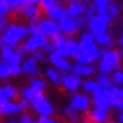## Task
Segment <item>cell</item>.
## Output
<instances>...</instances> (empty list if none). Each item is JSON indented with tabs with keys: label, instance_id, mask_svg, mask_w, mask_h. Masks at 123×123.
I'll return each mask as SVG.
<instances>
[{
	"label": "cell",
	"instance_id": "6da1fadb",
	"mask_svg": "<svg viewBox=\"0 0 123 123\" xmlns=\"http://www.w3.org/2000/svg\"><path fill=\"white\" fill-rule=\"evenodd\" d=\"M51 43L54 44L55 51L64 58H73L80 51V46L76 40L72 39V37H65L62 33L53 36Z\"/></svg>",
	"mask_w": 123,
	"mask_h": 123
},
{
	"label": "cell",
	"instance_id": "7a4b0ae2",
	"mask_svg": "<svg viewBox=\"0 0 123 123\" xmlns=\"http://www.w3.org/2000/svg\"><path fill=\"white\" fill-rule=\"evenodd\" d=\"M26 36V28L21 24H12L0 35V46H7L10 49H17L19 43Z\"/></svg>",
	"mask_w": 123,
	"mask_h": 123
},
{
	"label": "cell",
	"instance_id": "3957f363",
	"mask_svg": "<svg viewBox=\"0 0 123 123\" xmlns=\"http://www.w3.org/2000/svg\"><path fill=\"white\" fill-rule=\"evenodd\" d=\"M112 19L108 15H94L91 18H87V29L91 35H98L102 32H106Z\"/></svg>",
	"mask_w": 123,
	"mask_h": 123
},
{
	"label": "cell",
	"instance_id": "277c9868",
	"mask_svg": "<svg viewBox=\"0 0 123 123\" xmlns=\"http://www.w3.org/2000/svg\"><path fill=\"white\" fill-rule=\"evenodd\" d=\"M31 105L33 108V111L39 115L40 117H50V115L54 113V106L50 101L42 94L31 101Z\"/></svg>",
	"mask_w": 123,
	"mask_h": 123
},
{
	"label": "cell",
	"instance_id": "5b68a950",
	"mask_svg": "<svg viewBox=\"0 0 123 123\" xmlns=\"http://www.w3.org/2000/svg\"><path fill=\"white\" fill-rule=\"evenodd\" d=\"M29 105L28 101H4L0 105V115L1 116H8V115H15V113H21L24 109Z\"/></svg>",
	"mask_w": 123,
	"mask_h": 123
},
{
	"label": "cell",
	"instance_id": "8992f818",
	"mask_svg": "<svg viewBox=\"0 0 123 123\" xmlns=\"http://www.w3.org/2000/svg\"><path fill=\"white\" fill-rule=\"evenodd\" d=\"M49 61L53 64V67L55 68V69H58V72H61L62 75L64 73H68L69 71H71V62H69V60H67V58H64L62 55H60L57 51H54V53H51V54H49Z\"/></svg>",
	"mask_w": 123,
	"mask_h": 123
},
{
	"label": "cell",
	"instance_id": "52a82bcc",
	"mask_svg": "<svg viewBox=\"0 0 123 123\" xmlns=\"http://www.w3.org/2000/svg\"><path fill=\"white\" fill-rule=\"evenodd\" d=\"M46 42H47V37H46L44 35H42V33L32 35L31 37H28V39L25 40V43H24L22 47L25 49L26 53L28 51L29 53H33V51H37L39 49H42Z\"/></svg>",
	"mask_w": 123,
	"mask_h": 123
},
{
	"label": "cell",
	"instance_id": "ba28073f",
	"mask_svg": "<svg viewBox=\"0 0 123 123\" xmlns=\"http://www.w3.org/2000/svg\"><path fill=\"white\" fill-rule=\"evenodd\" d=\"M60 84H62L64 89H67L68 91H78L82 86V80L79 76L73 75V73H64L61 76V80H60Z\"/></svg>",
	"mask_w": 123,
	"mask_h": 123
},
{
	"label": "cell",
	"instance_id": "9c48e42d",
	"mask_svg": "<svg viewBox=\"0 0 123 123\" xmlns=\"http://www.w3.org/2000/svg\"><path fill=\"white\" fill-rule=\"evenodd\" d=\"M37 28H39L40 33L44 35V36H55V35L60 33V26H58V22L53 21V19H42L40 18L39 24H37Z\"/></svg>",
	"mask_w": 123,
	"mask_h": 123
},
{
	"label": "cell",
	"instance_id": "30bf717a",
	"mask_svg": "<svg viewBox=\"0 0 123 123\" xmlns=\"http://www.w3.org/2000/svg\"><path fill=\"white\" fill-rule=\"evenodd\" d=\"M90 104H91V100L86 94H75L71 98L69 106H72L73 109L78 112H84L90 109Z\"/></svg>",
	"mask_w": 123,
	"mask_h": 123
},
{
	"label": "cell",
	"instance_id": "8fae6325",
	"mask_svg": "<svg viewBox=\"0 0 123 123\" xmlns=\"http://www.w3.org/2000/svg\"><path fill=\"white\" fill-rule=\"evenodd\" d=\"M0 57H1V61L8 65H21L22 58H19L15 54V51L7 46H0Z\"/></svg>",
	"mask_w": 123,
	"mask_h": 123
},
{
	"label": "cell",
	"instance_id": "7c38bea8",
	"mask_svg": "<svg viewBox=\"0 0 123 123\" xmlns=\"http://www.w3.org/2000/svg\"><path fill=\"white\" fill-rule=\"evenodd\" d=\"M21 72L26 73L29 76H37L39 72H40L39 62L36 61L32 55L28 57V58H25V61H24L22 65H21Z\"/></svg>",
	"mask_w": 123,
	"mask_h": 123
},
{
	"label": "cell",
	"instance_id": "4fadbf2b",
	"mask_svg": "<svg viewBox=\"0 0 123 123\" xmlns=\"http://www.w3.org/2000/svg\"><path fill=\"white\" fill-rule=\"evenodd\" d=\"M58 26H60V32H61L64 36L68 35V36H72L78 32V28H76V24H75V19L71 17H65L64 19H61L58 22Z\"/></svg>",
	"mask_w": 123,
	"mask_h": 123
},
{
	"label": "cell",
	"instance_id": "5bb4252c",
	"mask_svg": "<svg viewBox=\"0 0 123 123\" xmlns=\"http://www.w3.org/2000/svg\"><path fill=\"white\" fill-rule=\"evenodd\" d=\"M93 104L95 105V108L98 109H102L105 112H109L111 111V106L106 101V90L104 89H100L94 95H93Z\"/></svg>",
	"mask_w": 123,
	"mask_h": 123
},
{
	"label": "cell",
	"instance_id": "9a60e30c",
	"mask_svg": "<svg viewBox=\"0 0 123 123\" xmlns=\"http://www.w3.org/2000/svg\"><path fill=\"white\" fill-rule=\"evenodd\" d=\"M84 8H86V6H84L82 1H79V0H71L68 8H65V10H67L68 17L78 18V17H80V15L84 14Z\"/></svg>",
	"mask_w": 123,
	"mask_h": 123
},
{
	"label": "cell",
	"instance_id": "2e32d148",
	"mask_svg": "<svg viewBox=\"0 0 123 123\" xmlns=\"http://www.w3.org/2000/svg\"><path fill=\"white\" fill-rule=\"evenodd\" d=\"M46 12H47L49 19H53V21H55V22H60L61 19H64L65 17H68L67 10H65L62 6H60V4H53L50 8L46 10Z\"/></svg>",
	"mask_w": 123,
	"mask_h": 123
},
{
	"label": "cell",
	"instance_id": "e0dca14e",
	"mask_svg": "<svg viewBox=\"0 0 123 123\" xmlns=\"http://www.w3.org/2000/svg\"><path fill=\"white\" fill-rule=\"evenodd\" d=\"M122 58V49L119 51H116V50H108L106 51V54L102 58H100L101 61H104V62H106L108 65H111V67H113V68H119V65H120V60Z\"/></svg>",
	"mask_w": 123,
	"mask_h": 123
},
{
	"label": "cell",
	"instance_id": "ac0fdd59",
	"mask_svg": "<svg viewBox=\"0 0 123 123\" xmlns=\"http://www.w3.org/2000/svg\"><path fill=\"white\" fill-rule=\"evenodd\" d=\"M71 71H72L73 75H76V76H91V75H94L95 73V67L93 65H80V64H75L71 67Z\"/></svg>",
	"mask_w": 123,
	"mask_h": 123
},
{
	"label": "cell",
	"instance_id": "d6986e66",
	"mask_svg": "<svg viewBox=\"0 0 123 123\" xmlns=\"http://www.w3.org/2000/svg\"><path fill=\"white\" fill-rule=\"evenodd\" d=\"M90 122L93 123H106L109 122V112H105L98 108H93L89 113Z\"/></svg>",
	"mask_w": 123,
	"mask_h": 123
},
{
	"label": "cell",
	"instance_id": "ffe728a7",
	"mask_svg": "<svg viewBox=\"0 0 123 123\" xmlns=\"http://www.w3.org/2000/svg\"><path fill=\"white\" fill-rule=\"evenodd\" d=\"M94 43L97 46H101L102 49H112L113 46V40H112V36L111 33L108 32H102V33H98V35H94Z\"/></svg>",
	"mask_w": 123,
	"mask_h": 123
},
{
	"label": "cell",
	"instance_id": "44dd1931",
	"mask_svg": "<svg viewBox=\"0 0 123 123\" xmlns=\"http://www.w3.org/2000/svg\"><path fill=\"white\" fill-rule=\"evenodd\" d=\"M79 46H80V51H83L87 55H90L94 61L98 58V46L94 43V40H91V42H84V43H79Z\"/></svg>",
	"mask_w": 123,
	"mask_h": 123
},
{
	"label": "cell",
	"instance_id": "7402d4cb",
	"mask_svg": "<svg viewBox=\"0 0 123 123\" xmlns=\"http://www.w3.org/2000/svg\"><path fill=\"white\" fill-rule=\"evenodd\" d=\"M40 11H42V8H40L37 4H24L21 7V14H22L24 17H26L28 19H32L35 17H39L40 15Z\"/></svg>",
	"mask_w": 123,
	"mask_h": 123
},
{
	"label": "cell",
	"instance_id": "603a6c76",
	"mask_svg": "<svg viewBox=\"0 0 123 123\" xmlns=\"http://www.w3.org/2000/svg\"><path fill=\"white\" fill-rule=\"evenodd\" d=\"M21 95H22L24 101H28V102H31L33 98L39 97V95H42V91H39V90H36V89H33V87H31V86H28V87H24V89H22Z\"/></svg>",
	"mask_w": 123,
	"mask_h": 123
},
{
	"label": "cell",
	"instance_id": "cb8c5ba5",
	"mask_svg": "<svg viewBox=\"0 0 123 123\" xmlns=\"http://www.w3.org/2000/svg\"><path fill=\"white\" fill-rule=\"evenodd\" d=\"M0 94L6 101H12L17 97V90H15V87H12L10 84H6V86L0 87Z\"/></svg>",
	"mask_w": 123,
	"mask_h": 123
},
{
	"label": "cell",
	"instance_id": "d4e9b609",
	"mask_svg": "<svg viewBox=\"0 0 123 123\" xmlns=\"http://www.w3.org/2000/svg\"><path fill=\"white\" fill-rule=\"evenodd\" d=\"M62 115L67 117L68 120L71 123H78L79 119H80V113H79L78 111H75L72 106H65L64 109H62Z\"/></svg>",
	"mask_w": 123,
	"mask_h": 123
},
{
	"label": "cell",
	"instance_id": "484cf974",
	"mask_svg": "<svg viewBox=\"0 0 123 123\" xmlns=\"http://www.w3.org/2000/svg\"><path fill=\"white\" fill-rule=\"evenodd\" d=\"M97 83H98V86H100L101 89L104 90H112L113 87H115V84L112 83L111 78L108 76V75H98V78H97V80H95Z\"/></svg>",
	"mask_w": 123,
	"mask_h": 123
},
{
	"label": "cell",
	"instance_id": "4316f807",
	"mask_svg": "<svg viewBox=\"0 0 123 123\" xmlns=\"http://www.w3.org/2000/svg\"><path fill=\"white\" fill-rule=\"evenodd\" d=\"M80 87H82L86 93H89V94H91V95H94L95 93L101 89L95 80H86V82H82V86H80Z\"/></svg>",
	"mask_w": 123,
	"mask_h": 123
},
{
	"label": "cell",
	"instance_id": "83f0119b",
	"mask_svg": "<svg viewBox=\"0 0 123 123\" xmlns=\"http://www.w3.org/2000/svg\"><path fill=\"white\" fill-rule=\"evenodd\" d=\"M44 73H46V78L49 79L53 84H60L61 75H60V72L57 71L55 68H47L44 71Z\"/></svg>",
	"mask_w": 123,
	"mask_h": 123
},
{
	"label": "cell",
	"instance_id": "f1b7e54d",
	"mask_svg": "<svg viewBox=\"0 0 123 123\" xmlns=\"http://www.w3.org/2000/svg\"><path fill=\"white\" fill-rule=\"evenodd\" d=\"M119 14H120V6L115 1H111L108 4V8H106V15L111 19H115V18L119 17Z\"/></svg>",
	"mask_w": 123,
	"mask_h": 123
},
{
	"label": "cell",
	"instance_id": "f546056e",
	"mask_svg": "<svg viewBox=\"0 0 123 123\" xmlns=\"http://www.w3.org/2000/svg\"><path fill=\"white\" fill-rule=\"evenodd\" d=\"M75 60H76V64H80V65H91L94 62V60L83 51H79L75 57Z\"/></svg>",
	"mask_w": 123,
	"mask_h": 123
},
{
	"label": "cell",
	"instance_id": "4dcf8cb0",
	"mask_svg": "<svg viewBox=\"0 0 123 123\" xmlns=\"http://www.w3.org/2000/svg\"><path fill=\"white\" fill-rule=\"evenodd\" d=\"M29 86H31V87H33V89H36V90H39V91H42V93H43V90L46 89L47 83L44 82V79L33 78V79H31V82H29Z\"/></svg>",
	"mask_w": 123,
	"mask_h": 123
},
{
	"label": "cell",
	"instance_id": "1f68e13d",
	"mask_svg": "<svg viewBox=\"0 0 123 123\" xmlns=\"http://www.w3.org/2000/svg\"><path fill=\"white\" fill-rule=\"evenodd\" d=\"M111 80H112V83L115 84V86H117V87H119V86L123 83V72L120 71V69H116V71H113V72H112Z\"/></svg>",
	"mask_w": 123,
	"mask_h": 123
},
{
	"label": "cell",
	"instance_id": "d6a6232c",
	"mask_svg": "<svg viewBox=\"0 0 123 123\" xmlns=\"http://www.w3.org/2000/svg\"><path fill=\"white\" fill-rule=\"evenodd\" d=\"M10 76V65L0 61V79H7Z\"/></svg>",
	"mask_w": 123,
	"mask_h": 123
},
{
	"label": "cell",
	"instance_id": "836d02e7",
	"mask_svg": "<svg viewBox=\"0 0 123 123\" xmlns=\"http://www.w3.org/2000/svg\"><path fill=\"white\" fill-rule=\"evenodd\" d=\"M3 1L10 8H14V10H19L24 6V0H3Z\"/></svg>",
	"mask_w": 123,
	"mask_h": 123
},
{
	"label": "cell",
	"instance_id": "e575fe53",
	"mask_svg": "<svg viewBox=\"0 0 123 123\" xmlns=\"http://www.w3.org/2000/svg\"><path fill=\"white\" fill-rule=\"evenodd\" d=\"M75 19V24H76V28H78V31L79 29H83L86 25H87V18L84 17V15H80V17H78V18H73Z\"/></svg>",
	"mask_w": 123,
	"mask_h": 123
},
{
	"label": "cell",
	"instance_id": "d590c367",
	"mask_svg": "<svg viewBox=\"0 0 123 123\" xmlns=\"http://www.w3.org/2000/svg\"><path fill=\"white\" fill-rule=\"evenodd\" d=\"M10 12H11V8L1 0V1H0V15H3V17L7 18V15H8Z\"/></svg>",
	"mask_w": 123,
	"mask_h": 123
},
{
	"label": "cell",
	"instance_id": "8d00e7d4",
	"mask_svg": "<svg viewBox=\"0 0 123 123\" xmlns=\"http://www.w3.org/2000/svg\"><path fill=\"white\" fill-rule=\"evenodd\" d=\"M42 49H43V51H42L43 54H44V53H46V54H51V53H54V51H55V49H54V44H53L51 42H46Z\"/></svg>",
	"mask_w": 123,
	"mask_h": 123
},
{
	"label": "cell",
	"instance_id": "74e56055",
	"mask_svg": "<svg viewBox=\"0 0 123 123\" xmlns=\"http://www.w3.org/2000/svg\"><path fill=\"white\" fill-rule=\"evenodd\" d=\"M21 65H10V76H19Z\"/></svg>",
	"mask_w": 123,
	"mask_h": 123
},
{
	"label": "cell",
	"instance_id": "f35d334b",
	"mask_svg": "<svg viewBox=\"0 0 123 123\" xmlns=\"http://www.w3.org/2000/svg\"><path fill=\"white\" fill-rule=\"evenodd\" d=\"M19 122H21V123H33V119L31 117L29 113L22 112V113H21V116H19Z\"/></svg>",
	"mask_w": 123,
	"mask_h": 123
},
{
	"label": "cell",
	"instance_id": "ab89813d",
	"mask_svg": "<svg viewBox=\"0 0 123 123\" xmlns=\"http://www.w3.org/2000/svg\"><path fill=\"white\" fill-rule=\"evenodd\" d=\"M32 57H33L37 62H39V61H44V54H43L42 51H39V50L33 51V53H32Z\"/></svg>",
	"mask_w": 123,
	"mask_h": 123
},
{
	"label": "cell",
	"instance_id": "60d3db41",
	"mask_svg": "<svg viewBox=\"0 0 123 123\" xmlns=\"http://www.w3.org/2000/svg\"><path fill=\"white\" fill-rule=\"evenodd\" d=\"M39 123H62V122L58 120V119H54V117H40Z\"/></svg>",
	"mask_w": 123,
	"mask_h": 123
},
{
	"label": "cell",
	"instance_id": "b9f144b4",
	"mask_svg": "<svg viewBox=\"0 0 123 123\" xmlns=\"http://www.w3.org/2000/svg\"><path fill=\"white\" fill-rule=\"evenodd\" d=\"M40 4H42V7H40V8H44V10H47V8H50L53 4H57V3H54L53 0H42V1H40Z\"/></svg>",
	"mask_w": 123,
	"mask_h": 123
},
{
	"label": "cell",
	"instance_id": "7bdbcfd3",
	"mask_svg": "<svg viewBox=\"0 0 123 123\" xmlns=\"http://www.w3.org/2000/svg\"><path fill=\"white\" fill-rule=\"evenodd\" d=\"M28 33L32 36V35L40 33V31H39V28H37V26H28V28H26V35H28Z\"/></svg>",
	"mask_w": 123,
	"mask_h": 123
},
{
	"label": "cell",
	"instance_id": "ee69618b",
	"mask_svg": "<svg viewBox=\"0 0 123 123\" xmlns=\"http://www.w3.org/2000/svg\"><path fill=\"white\" fill-rule=\"evenodd\" d=\"M8 25H10V24H8V19H7V18L6 19H3V21L0 22V33H3V32L8 28Z\"/></svg>",
	"mask_w": 123,
	"mask_h": 123
},
{
	"label": "cell",
	"instance_id": "f6af8a7d",
	"mask_svg": "<svg viewBox=\"0 0 123 123\" xmlns=\"http://www.w3.org/2000/svg\"><path fill=\"white\" fill-rule=\"evenodd\" d=\"M15 54H17L19 58H22V57L26 54V51H25V49H24V47H19V46H18L17 50H15Z\"/></svg>",
	"mask_w": 123,
	"mask_h": 123
},
{
	"label": "cell",
	"instance_id": "bcb514c9",
	"mask_svg": "<svg viewBox=\"0 0 123 123\" xmlns=\"http://www.w3.org/2000/svg\"><path fill=\"white\" fill-rule=\"evenodd\" d=\"M42 0H24V4H39Z\"/></svg>",
	"mask_w": 123,
	"mask_h": 123
},
{
	"label": "cell",
	"instance_id": "7dc6e473",
	"mask_svg": "<svg viewBox=\"0 0 123 123\" xmlns=\"http://www.w3.org/2000/svg\"><path fill=\"white\" fill-rule=\"evenodd\" d=\"M122 43H123V37H122V36H119L117 40H116V44L117 46H122Z\"/></svg>",
	"mask_w": 123,
	"mask_h": 123
},
{
	"label": "cell",
	"instance_id": "c3c4849f",
	"mask_svg": "<svg viewBox=\"0 0 123 123\" xmlns=\"http://www.w3.org/2000/svg\"><path fill=\"white\" fill-rule=\"evenodd\" d=\"M4 101H6V100H4V98H3V97H1V94H0V105H1V104H3V102H4Z\"/></svg>",
	"mask_w": 123,
	"mask_h": 123
},
{
	"label": "cell",
	"instance_id": "681fc988",
	"mask_svg": "<svg viewBox=\"0 0 123 123\" xmlns=\"http://www.w3.org/2000/svg\"><path fill=\"white\" fill-rule=\"evenodd\" d=\"M7 123H21V122H19V120H8Z\"/></svg>",
	"mask_w": 123,
	"mask_h": 123
},
{
	"label": "cell",
	"instance_id": "f907efd6",
	"mask_svg": "<svg viewBox=\"0 0 123 123\" xmlns=\"http://www.w3.org/2000/svg\"><path fill=\"white\" fill-rule=\"evenodd\" d=\"M3 19H6V17H3V15H0V22H1Z\"/></svg>",
	"mask_w": 123,
	"mask_h": 123
},
{
	"label": "cell",
	"instance_id": "816d5d0a",
	"mask_svg": "<svg viewBox=\"0 0 123 123\" xmlns=\"http://www.w3.org/2000/svg\"><path fill=\"white\" fill-rule=\"evenodd\" d=\"M83 123H93V122H90V120H86V122H83Z\"/></svg>",
	"mask_w": 123,
	"mask_h": 123
},
{
	"label": "cell",
	"instance_id": "f5cc1de1",
	"mask_svg": "<svg viewBox=\"0 0 123 123\" xmlns=\"http://www.w3.org/2000/svg\"><path fill=\"white\" fill-rule=\"evenodd\" d=\"M53 1H54V3H57V1H60V0H53Z\"/></svg>",
	"mask_w": 123,
	"mask_h": 123
},
{
	"label": "cell",
	"instance_id": "db71d44e",
	"mask_svg": "<svg viewBox=\"0 0 123 123\" xmlns=\"http://www.w3.org/2000/svg\"><path fill=\"white\" fill-rule=\"evenodd\" d=\"M33 123H39V122H36V120H33Z\"/></svg>",
	"mask_w": 123,
	"mask_h": 123
},
{
	"label": "cell",
	"instance_id": "11a10c76",
	"mask_svg": "<svg viewBox=\"0 0 123 123\" xmlns=\"http://www.w3.org/2000/svg\"><path fill=\"white\" fill-rule=\"evenodd\" d=\"M0 1H1V0H0Z\"/></svg>",
	"mask_w": 123,
	"mask_h": 123
}]
</instances>
